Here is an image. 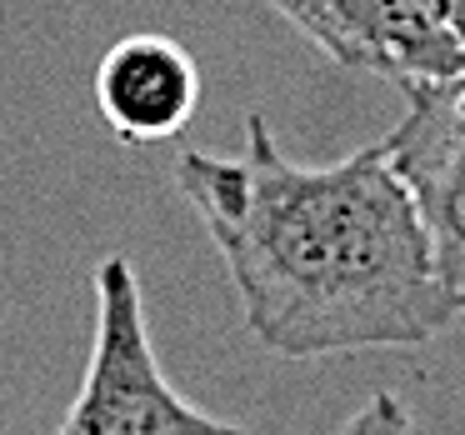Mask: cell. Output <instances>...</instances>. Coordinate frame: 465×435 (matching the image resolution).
Segmentation results:
<instances>
[{
  "label": "cell",
  "instance_id": "3957f363",
  "mask_svg": "<svg viewBox=\"0 0 465 435\" xmlns=\"http://www.w3.org/2000/svg\"><path fill=\"white\" fill-rule=\"evenodd\" d=\"M275 15L315 41L335 65L385 75L411 91L425 81L465 71V51L455 35L425 15L420 0H265Z\"/></svg>",
  "mask_w": 465,
  "mask_h": 435
},
{
  "label": "cell",
  "instance_id": "277c9868",
  "mask_svg": "<svg viewBox=\"0 0 465 435\" xmlns=\"http://www.w3.org/2000/svg\"><path fill=\"white\" fill-rule=\"evenodd\" d=\"M445 275L465 291V71L405 91V121L381 141Z\"/></svg>",
  "mask_w": 465,
  "mask_h": 435
},
{
  "label": "cell",
  "instance_id": "52a82bcc",
  "mask_svg": "<svg viewBox=\"0 0 465 435\" xmlns=\"http://www.w3.org/2000/svg\"><path fill=\"white\" fill-rule=\"evenodd\" d=\"M420 5H425V15H430L445 35H455L460 51H465V0H420Z\"/></svg>",
  "mask_w": 465,
  "mask_h": 435
},
{
  "label": "cell",
  "instance_id": "8992f818",
  "mask_svg": "<svg viewBox=\"0 0 465 435\" xmlns=\"http://www.w3.org/2000/svg\"><path fill=\"white\" fill-rule=\"evenodd\" d=\"M331 435H420V425H415L411 410H405L401 395L381 391V395H371L345 425H335Z\"/></svg>",
  "mask_w": 465,
  "mask_h": 435
},
{
  "label": "cell",
  "instance_id": "7a4b0ae2",
  "mask_svg": "<svg viewBox=\"0 0 465 435\" xmlns=\"http://www.w3.org/2000/svg\"><path fill=\"white\" fill-rule=\"evenodd\" d=\"M55 435H251L245 425L195 410L151 345L141 275L125 255L95 265V341L85 381Z\"/></svg>",
  "mask_w": 465,
  "mask_h": 435
},
{
  "label": "cell",
  "instance_id": "6da1fadb",
  "mask_svg": "<svg viewBox=\"0 0 465 435\" xmlns=\"http://www.w3.org/2000/svg\"><path fill=\"white\" fill-rule=\"evenodd\" d=\"M175 185L221 251L251 335L275 355L425 345L465 315V291L381 141L335 165H301L265 115H245L241 151H185Z\"/></svg>",
  "mask_w": 465,
  "mask_h": 435
},
{
  "label": "cell",
  "instance_id": "5b68a950",
  "mask_svg": "<svg viewBox=\"0 0 465 435\" xmlns=\"http://www.w3.org/2000/svg\"><path fill=\"white\" fill-rule=\"evenodd\" d=\"M95 105L121 145H161L201 105V71L171 35H125L95 65Z\"/></svg>",
  "mask_w": 465,
  "mask_h": 435
}]
</instances>
